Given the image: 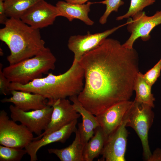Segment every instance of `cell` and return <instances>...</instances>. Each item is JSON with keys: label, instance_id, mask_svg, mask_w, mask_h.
<instances>
[{"label": "cell", "instance_id": "1", "mask_svg": "<svg viewBox=\"0 0 161 161\" xmlns=\"http://www.w3.org/2000/svg\"><path fill=\"white\" fill-rule=\"evenodd\" d=\"M78 62L84 71L85 83L78 98L94 115L130 100L139 72L138 54L133 48H126L118 40L106 38Z\"/></svg>", "mask_w": 161, "mask_h": 161}, {"label": "cell", "instance_id": "2", "mask_svg": "<svg viewBox=\"0 0 161 161\" xmlns=\"http://www.w3.org/2000/svg\"><path fill=\"white\" fill-rule=\"evenodd\" d=\"M84 71L78 62L73 61L66 72L56 75L49 73L47 76L35 79L26 84L10 83L9 89L38 94L48 100L50 106L59 99L78 95L83 89Z\"/></svg>", "mask_w": 161, "mask_h": 161}, {"label": "cell", "instance_id": "3", "mask_svg": "<svg viewBox=\"0 0 161 161\" xmlns=\"http://www.w3.org/2000/svg\"><path fill=\"white\" fill-rule=\"evenodd\" d=\"M4 24L0 29V40L10 50L7 58L10 65L33 57L47 49L40 29L32 27L20 19L8 18Z\"/></svg>", "mask_w": 161, "mask_h": 161}, {"label": "cell", "instance_id": "4", "mask_svg": "<svg viewBox=\"0 0 161 161\" xmlns=\"http://www.w3.org/2000/svg\"><path fill=\"white\" fill-rule=\"evenodd\" d=\"M56 61L55 56L47 47L33 57L4 67L3 72L11 83L26 84L54 69Z\"/></svg>", "mask_w": 161, "mask_h": 161}, {"label": "cell", "instance_id": "5", "mask_svg": "<svg viewBox=\"0 0 161 161\" xmlns=\"http://www.w3.org/2000/svg\"><path fill=\"white\" fill-rule=\"evenodd\" d=\"M152 108L147 105L134 100L126 116V127L132 128L139 137L142 145L143 157L147 161L151 154L148 134L154 117Z\"/></svg>", "mask_w": 161, "mask_h": 161}, {"label": "cell", "instance_id": "6", "mask_svg": "<svg viewBox=\"0 0 161 161\" xmlns=\"http://www.w3.org/2000/svg\"><path fill=\"white\" fill-rule=\"evenodd\" d=\"M33 133L25 126L10 119L4 110L0 111V144L24 148L33 140Z\"/></svg>", "mask_w": 161, "mask_h": 161}, {"label": "cell", "instance_id": "7", "mask_svg": "<svg viewBox=\"0 0 161 161\" xmlns=\"http://www.w3.org/2000/svg\"><path fill=\"white\" fill-rule=\"evenodd\" d=\"M132 18H128L127 29L131 35L123 44L125 47L132 49L135 41L141 38L143 41L148 40L151 31L156 26L161 24V10L157 11L153 15L147 16L141 11L134 15Z\"/></svg>", "mask_w": 161, "mask_h": 161}, {"label": "cell", "instance_id": "8", "mask_svg": "<svg viewBox=\"0 0 161 161\" xmlns=\"http://www.w3.org/2000/svg\"><path fill=\"white\" fill-rule=\"evenodd\" d=\"M9 109L13 120L20 122L38 136L47 128L51 120L53 108L48 105L42 109L24 111L11 105Z\"/></svg>", "mask_w": 161, "mask_h": 161}, {"label": "cell", "instance_id": "9", "mask_svg": "<svg viewBox=\"0 0 161 161\" xmlns=\"http://www.w3.org/2000/svg\"><path fill=\"white\" fill-rule=\"evenodd\" d=\"M126 116L121 124L106 138L101 154V161H125L128 132Z\"/></svg>", "mask_w": 161, "mask_h": 161}, {"label": "cell", "instance_id": "10", "mask_svg": "<svg viewBox=\"0 0 161 161\" xmlns=\"http://www.w3.org/2000/svg\"><path fill=\"white\" fill-rule=\"evenodd\" d=\"M122 26L114 27L100 32L91 34L88 32L85 35L71 36L68 39L67 46L74 54L73 61L78 62L84 54L97 47Z\"/></svg>", "mask_w": 161, "mask_h": 161}, {"label": "cell", "instance_id": "11", "mask_svg": "<svg viewBox=\"0 0 161 161\" xmlns=\"http://www.w3.org/2000/svg\"><path fill=\"white\" fill-rule=\"evenodd\" d=\"M59 16L60 13L56 6L43 0L27 10L20 19L32 27L40 29L52 25Z\"/></svg>", "mask_w": 161, "mask_h": 161}, {"label": "cell", "instance_id": "12", "mask_svg": "<svg viewBox=\"0 0 161 161\" xmlns=\"http://www.w3.org/2000/svg\"><path fill=\"white\" fill-rule=\"evenodd\" d=\"M53 108L51 120L47 128L39 136L34 137L38 139L44 136L61 129L75 120L80 115L74 108L72 104L66 98L59 99L51 105Z\"/></svg>", "mask_w": 161, "mask_h": 161}, {"label": "cell", "instance_id": "13", "mask_svg": "<svg viewBox=\"0 0 161 161\" xmlns=\"http://www.w3.org/2000/svg\"><path fill=\"white\" fill-rule=\"evenodd\" d=\"M133 103V101L130 100L119 102L95 116L106 137L121 124Z\"/></svg>", "mask_w": 161, "mask_h": 161}, {"label": "cell", "instance_id": "14", "mask_svg": "<svg viewBox=\"0 0 161 161\" xmlns=\"http://www.w3.org/2000/svg\"><path fill=\"white\" fill-rule=\"evenodd\" d=\"M77 121V120H75L59 129L31 141L24 148L30 157V161L38 160L37 152L42 147L56 142L64 143L76 131Z\"/></svg>", "mask_w": 161, "mask_h": 161}, {"label": "cell", "instance_id": "15", "mask_svg": "<svg viewBox=\"0 0 161 161\" xmlns=\"http://www.w3.org/2000/svg\"><path fill=\"white\" fill-rule=\"evenodd\" d=\"M12 96L1 100V103H13L17 108L24 111L43 109L47 105L48 100L41 95L16 90L11 91Z\"/></svg>", "mask_w": 161, "mask_h": 161}, {"label": "cell", "instance_id": "16", "mask_svg": "<svg viewBox=\"0 0 161 161\" xmlns=\"http://www.w3.org/2000/svg\"><path fill=\"white\" fill-rule=\"evenodd\" d=\"M93 3L87 2L86 4H73L65 1H58L56 6L59 11L61 16L66 18L69 21L78 19L86 25L92 26L94 22L89 17L90 7Z\"/></svg>", "mask_w": 161, "mask_h": 161}, {"label": "cell", "instance_id": "17", "mask_svg": "<svg viewBox=\"0 0 161 161\" xmlns=\"http://www.w3.org/2000/svg\"><path fill=\"white\" fill-rule=\"evenodd\" d=\"M75 133V137L71 144L61 149H48L49 153L55 154L61 161H84L83 152L86 143L79 128Z\"/></svg>", "mask_w": 161, "mask_h": 161}, {"label": "cell", "instance_id": "18", "mask_svg": "<svg viewBox=\"0 0 161 161\" xmlns=\"http://www.w3.org/2000/svg\"><path fill=\"white\" fill-rule=\"evenodd\" d=\"M75 110L81 116L82 122L79 123L78 126L80 130L84 141L87 143L93 136L95 129L100 126L95 115L86 109L79 100L78 95L69 97Z\"/></svg>", "mask_w": 161, "mask_h": 161}, {"label": "cell", "instance_id": "19", "mask_svg": "<svg viewBox=\"0 0 161 161\" xmlns=\"http://www.w3.org/2000/svg\"><path fill=\"white\" fill-rule=\"evenodd\" d=\"M94 134L85 144L83 152L84 161H92L97 157L101 154L104 146L107 137L100 126L95 129Z\"/></svg>", "mask_w": 161, "mask_h": 161}, {"label": "cell", "instance_id": "20", "mask_svg": "<svg viewBox=\"0 0 161 161\" xmlns=\"http://www.w3.org/2000/svg\"><path fill=\"white\" fill-rule=\"evenodd\" d=\"M151 86L146 82L143 78V74L139 72L137 75L134 85V90L136 94L134 100L154 108L155 99L151 92Z\"/></svg>", "mask_w": 161, "mask_h": 161}, {"label": "cell", "instance_id": "21", "mask_svg": "<svg viewBox=\"0 0 161 161\" xmlns=\"http://www.w3.org/2000/svg\"><path fill=\"white\" fill-rule=\"evenodd\" d=\"M43 0H4L6 14L9 18L20 19L29 9Z\"/></svg>", "mask_w": 161, "mask_h": 161}, {"label": "cell", "instance_id": "22", "mask_svg": "<svg viewBox=\"0 0 161 161\" xmlns=\"http://www.w3.org/2000/svg\"><path fill=\"white\" fill-rule=\"evenodd\" d=\"M26 154L25 149L0 145V161H20Z\"/></svg>", "mask_w": 161, "mask_h": 161}, {"label": "cell", "instance_id": "23", "mask_svg": "<svg viewBox=\"0 0 161 161\" xmlns=\"http://www.w3.org/2000/svg\"><path fill=\"white\" fill-rule=\"evenodd\" d=\"M156 0H131L128 11L124 15L118 16L116 20L120 21L132 17L136 13L142 11L146 7L153 4Z\"/></svg>", "mask_w": 161, "mask_h": 161}, {"label": "cell", "instance_id": "24", "mask_svg": "<svg viewBox=\"0 0 161 161\" xmlns=\"http://www.w3.org/2000/svg\"><path fill=\"white\" fill-rule=\"evenodd\" d=\"M97 3L105 4L106 6L105 11L99 20V23L102 25L106 23L108 17L112 12H117L119 7L124 4L122 0H105L96 2Z\"/></svg>", "mask_w": 161, "mask_h": 161}, {"label": "cell", "instance_id": "25", "mask_svg": "<svg viewBox=\"0 0 161 161\" xmlns=\"http://www.w3.org/2000/svg\"><path fill=\"white\" fill-rule=\"evenodd\" d=\"M161 70V58L153 67L143 74V78L146 82L152 86L160 76Z\"/></svg>", "mask_w": 161, "mask_h": 161}, {"label": "cell", "instance_id": "26", "mask_svg": "<svg viewBox=\"0 0 161 161\" xmlns=\"http://www.w3.org/2000/svg\"><path fill=\"white\" fill-rule=\"evenodd\" d=\"M3 65L0 64V93L4 95L11 94L9 86L11 83L4 75L2 69Z\"/></svg>", "mask_w": 161, "mask_h": 161}, {"label": "cell", "instance_id": "27", "mask_svg": "<svg viewBox=\"0 0 161 161\" xmlns=\"http://www.w3.org/2000/svg\"><path fill=\"white\" fill-rule=\"evenodd\" d=\"M6 16L4 5V0H0V23L4 24L8 18Z\"/></svg>", "mask_w": 161, "mask_h": 161}, {"label": "cell", "instance_id": "28", "mask_svg": "<svg viewBox=\"0 0 161 161\" xmlns=\"http://www.w3.org/2000/svg\"><path fill=\"white\" fill-rule=\"evenodd\" d=\"M147 161H161V149L156 148L151 154Z\"/></svg>", "mask_w": 161, "mask_h": 161}, {"label": "cell", "instance_id": "29", "mask_svg": "<svg viewBox=\"0 0 161 161\" xmlns=\"http://www.w3.org/2000/svg\"><path fill=\"white\" fill-rule=\"evenodd\" d=\"M65 1L73 4H83L85 3L89 0H64Z\"/></svg>", "mask_w": 161, "mask_h": 161}]
</instances>
